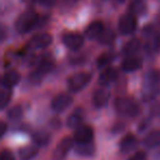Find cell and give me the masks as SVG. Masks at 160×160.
<instances>
[{
    "label": "cell",
    "instance_id": "33",
    "mask_svg": "<svg viewBox=\"0 0 160 160\" xmlns=\"http://www.w3.org/2000/svg\"><path fill=\"white\" fill-rule=\"evenodd\" d=\"M7 35H8L7 28L2 23H0V43H2L7 38Z\"/></svg>",
    "mask_w": 160,
    "mask_h": 160
},
{
    "label": "cell",
    "instance_id": "32",
    "mask_svg": "<svg viewBox=\"0 0 160 160\" xmlns=\"http://www.w3.org/2000/svg\"><path fill=\"white\" fill-rule=\"evenodd\" d=\"M151 115L156 116V118H160V101L156 102L151 107Z\"/></svg>",
    "mask_w": 160,
    "mask_h": 160
},
{
    "label": "cell",
    "instance_id": "16",
    "mask_svg": "<svg viewBox=\"0 0 160 160\" xmlns=\"http://www.w3.org/2000/svg\"><path fill=\"white\" fill-rule=\"evenodd\" d=\"M19 81H20V73H19L17 70L7 71V72L3 75L2 80H1L3 87L8 88V89L17 86L19 83Z\"/></svg>",
    "mask_w": 160,
    "mask_h": 160
},
{
    "label": "cell",
    "instance_id": "25",
    "mask_svg": "<svg viewBox=\"0 0 160 160\" xmlns=\"http://www.w3.org/2000/svg\"><path fill=\"white\" fill-rule=\"evenodd\" d=\"M78 155L80 156H91L94 152V147L91 142H86V144H78L76 148Z\"/></svg>",
    "mask_w": 160,
    "mask_h": 160
},
{
    "label": "cell",
    "instance_id": "14",
    "mask_svg": "<svg viewBox=\"0 0 160 160\" xmlns=\"http://www.w3.org/2000/svg\"><path fill=\"white\" fill-rule=\"evenodd\" d=\"M118 70L114 68H105L104 70L101 72L100 77H99V82L103 86H107V85H111L118 79Z\"/></svg>",
    "mask_w": 160,
    "mask_h": 160
},
{
    "label": "cell",
    "instance_id": "19",
    "mask_svg": "<svg viewBox=\"0 0 160 160\" xmlns=\"http://www.w3.org/2000/svg\"><path fill=\"white\" fill-rule=\"evenodd\" d=\"M144 145L148 148H156V147L160 146V131L155 129L151 131L145 136L144 140H142Z\"/></svg>",
    "mask_w": 160,
    "mask_h": 160
},
{
    "label": "cell",
    "instance_id": "8",
    "mask_svg": "<svg viewBox=\"0 0 160 160\" xmlns=\"http://www.w3.org/2000/svg\"><path fill=\"white\" fill-rule=\"evenodd\" d=\"M72 145H73L72 138L69 137V136L64 137L59 142H58L57 146H56L55 150H54V153H53V158L55 160L64 159V158L67 156V153L69 152V150L71 149Z\"/></svg>",
    "mask_w": 160,
    "mask_h": 160
},
{
    "label": "cell",
    "instance_id": "20",
    "mask_svg": "<svg viewBox=\"0 0 160 160\" xmlns=\"http://www.w3.org/2000/svg\"><path fill=\"white\" fill-rule=\"evenodd\" d=\"M142 46V43L138 38H133V40L128 41V42L125 44V46L123 47V54L125 56H134L138 51L140 49Z\"/></svg>",
    "mask_w": 160,
    "mask_h": 160
},
{
    "label": "cell",
    "instance_id": "27",
    "mask_svg": "<svg viewBox=\"0 0 160 160\" xmlns=\"http://www.w3.org/2000/svg\"><path fill=\"white\" fill-rule=\"evenodd\" d=\"M23 115V109L20 105H16V107H12L11 109L8 111V118L11 121H18L22 118Z\"/></svg>",
    "mask_w": 160,
    "mask_h": 160
},
{
    "label": "cell",
    "instance_id": "3",
    "mask_svg": "<svg viewBox=\"0 0 160 160\" xmlns=\"http://www.w3.org/2000/svg\"><path fill=\"white\" fill-rule=\"evenodd\" d=\"M92 75L90 72H77L68 79V89L71 92H79L90 83Z\"/></svg>",
    "mask_w": 160,
    "mask_h": 160
},
{
    "label": "cell",
    "instance_id": "17",
    "mask_svg": "<svg viewBox=\"0 0 160 160\" xmlns=\"http://www.w3.org/2000/svg\"><path fill=\"white\" fill-rule=\"evenodd\" d=\"M137 144H138L137 138L134 135H132V134H128V135L125 136V137L121 140V144H120L121 151L124 153L131 152V151H133L134 149L136 148Z\"/></svg>",
    "mask_w": 160,
    "mask_h": 160
},
{
    "label": "cell",
    "instance_id": "30",
    "mask_svg": "<svg viewBox=\"0 0 160 160\" xmlns=\"http://www.w3.org/2000/svg\"><path fill=\"white\" fill-rule=\"evenodd\" d=\"M146 158H147V153L142 150H139V151H136L134 155H132L128 160H146Z\"/></svg>",
    "mask_w": 160,
    "mask_h": 160
},
{
    "label": "cell",
    "instance_id": "7",
    "mask_svg": "<svg viewBox=\"0 0 160 160\" xmlns=\"http://www.w3.org/2000/svg\"><path fill=\"white\" fill-rule=\"evenodd\" d=\"M62 43L71 51H77L82 47L85 38L79 33H66L62 35Z\"/></svg>",
    "mask_w": 160,
    "mask_h": 160
},
{
    "label": "cell",
    "instance_id": "6",
    "mask_svg": "<svg viewBox=\"0 0 160 160\" xmlns=\"http://www.w3.org/2000/svg\"><path fill=\"white\" fill-rule=\"evenodd\" d=\"M136 28H137V20H136L135 16L132 13L124 14L122 18L120 19L118 22V30L122 34L124 35H128L135 32Z\"/></svg>",
    "mask_w": 160,
    "mask_h": 160
},
{
    "label": "cell",
    "instance_id": "4",
    "mask_svg": "<svg viewBox=\"0 0 160 160\" xmlns=\"http://www.w3.org/2000/svg\"><path fill=\"white\" fill-rule=\"evenodd\" d=\"M54 68V62L51 58H43L38 62L36 69L31 73V80L36 82L38 80L42 79L44 76H46L48 72H51Z\"/></svg>",
    "mask_w": 160,
    "mask_h": 160
},
{
    "label": "cell",
    "instance_id": "35",
    "mask_svg": "<svg viewBox=\"0 0 160 160\" xmlns=\"http://www.w3.org/2000/svg\"><path fill=\"white\" fill-rule=\"evenodd\" d=\"M38 3H41V5H51L53 3V0H35Z\"/></svg>",
    "mask_w": 160,
    "mask_h": 160
},
{
    "label": "cell",
    "instance_id": "15",
    "mask_svg": "<svg viewBox=\"0 0 160 160\" xmlns=\"http://www.w3.org/2000/svg\"><path fill=\"white\" fill-rule=\"evenodd\" d=\"M160 83V72L158 70H149L145 76V86L148 90H155ZM150 91V92H151Z\"/></svg>",
    "mask_w": 160,
    "mask_h": 160
},
{
    "label": "cell",
    "instance_id": "5",
    "mask_svg": "<svg viewBox=\"0 0 160 160\" xmlns=\"http://www.w3.org/2000/svg\"><path fill=\"white\" fill-rule=\"evenodd\" d=\"M72 103V98L68 93H59L52 100L51 108L56 113H62L67 110Z\"/></svg>",
    "mask_w": 160,
    "mask_h": 160
},
{
    "label": "cell",
    "instance_id": "26",
    "mask_svg": "<svg viewBox=\"0 0 160 160\" xmlns=\"http://www.w3.org/2000/svg\"><path fill=\"white\" fill-rule=\"evenodd\" d=\"M114 60V55L112 53H104L101 56H99V58L97 59V66L99 68H103L107 67L108 65H110Z\"/></svg>",
    "mask_w": 160,
    "mask_h": 160
},
{
    "label": "cell",
    "instance_id": "21",
    "mask_svg": "<svg viewBox=\"0 0 160 160\" xmlns=\"http://www.w3.org/2000/svg\"><path fill=\"white\" fill-rule=\"evenodd\" d=\"M82 121H83V112L81 110H76L67 118V125L70 128H76V127L80 126Z\"/></svg>",
    "mask_w": 160,
    "mask_h": 160
},
{
    "label": "cell",
    "instance_id": "18",
    "mask_svg": "<svg viewBox=\"0 0 160 160\" xmlns=\"http://www.w3.org/2000/svg\"><path fill=\"white\" fill-rule=\"evenodd\" d=\"M140 66H142V60L135 56H128L122 62V69L126 72L137 70L140 68Z\"/></svg>",
    "mask_w": 160,
    "mask_h": 160
},
{
    "label": "cell",
    "instance_id": "24",
    "mask_svg": "<svg viewBox=\"0 0 160 160\" xmlns=\"http://www.w3.org/2000/svg\"><path fill=\"white\" fill-rule=\"evenodd\" d=\"M131 13L134 16H139V14H144L147 10V6L145 0H134L131 3Z\"/></svg>",
    "mask_w": 160,
    "mask_h": 160
},
{
    "label": "cell",
    "instance_id": "23",
    "mask_svg": "<svg viewBox=\"0 0 160 160\" xmlns=\"http://www.w3.org/2000/svg\"><path fill=\"white\" fill-rule=\"evenodd\" d=\"M38 150L35 146H25L19 150L20 160H32L38 156Z\"/></svg>",
    "mask_w": 160,
    "mask_h": 160
},
{
    "label": "cell",
    "instance_id": "10",
    "mask_svg": "<svg viewBox=\"0 0 160 160\" xmlns=\"http://www.w3.org/2000/svg\"><path fill=\"white\" fill-rule=\"evenodd\" d=\"M93 129L90 126H79L75 133V140L78 144H86V142H91L93 139Z\"/></svg>",
    "mask_w": 160,
    "mask_h": 160
},
{
    "label": "cell",
    "instance_id": "34",
    "mask_svg": "<svg viewBox=\"0 0 160 160\" xmlns=\"http://www.w3.org/2000/svg\"><path fill=\"white\" fill-rule=\"evenodd\" d=\"M6 132H7V124L3 122H0V138L5 135Z\"/></svg>",
    "mask_w": 160,
    "mask_h": 160
},
{
    "label": "cell",
    "instance_id": "36",
    "mask_svg": "<svg viewBox=\"0 0 160 160\" xmlns=\"http://www.w3.org/2000/svg\"><path fill=\"white\" fill-rule=\"evenodd\" d=\"M118 1H120V2H123V1H125V0H118Z\"/></svg>",
    "mask_w": 160,
    "mask_h": 160
},
{
    "label": "cell",
    "instance_id": "22",
    "mask_svg": "<svg viewBox=\"0 0 160 160\" xmlns=\"http://www.w3.org/2000/svg\"><path fill=\"white\" fill-rule=\"evenodd\" d=\"M32 139H33L34 144L38 146H46L51 142V135L47 132L38 131L32 135Z\"/></svg>",
    "mask_w": 160,
    "mask_h": 160
},
{
    "label": "cell",
    "instance_id": "28",
    "mask_svg": "<svg viewBox=\"0 0 160 160\" xmlns=\"http://www.w3.org/2000/svg\"><path fill=\"white\" fill-rule=\"evenodd\" d=\"M10 99H11V92L9 90H0V110L9 104Z\"/></svg>",
    "mask_w": 160,
    "mask_h": 160
},
{
    "label": "cell",
    "instance_id": "9",
    "mask_svg": "<svg viewBox=\"0 0 160 160\" xmlns=\"http://www.w3.org/2000/svg\"><path fill=\"white\" fill-rule=\"evenodd\" d=\"M52 38L51 34L48 33H40L34 35L33 38L30 40L29 42V47L33 49H43L48 47L52 44Z\"/></svg>",
    "mask_w": 160,
    "mask_h": 160
},
{
    "label": "cell",
    "instance_id": "37",
    "mask_svg": "<svg viewBox=\"0 0 160 160\" xmlns=\"http://www.w3.org/2000/svg\"><path fill=\"white\" fill-rule=\"evenodd\" d=\"M159 159H160V152H159Z\"/></svg>",
    "mask_w": 160,
    "mask_h": 160
},
{
    "label": "cell",
    "instance_id": "1",
    "mask_svg": "<svg viewBox=\"0 0 160 160\" xmlns=\"http://www.w3.org/2000/svg\"><path fill=\"white\" fill-rule=\"evenodd\" d=\"M115 110L120 115L127 118H136L139 114V105L134 99L121 97L115 101Z\"/></svg>",
    "mask_w": 160,
    "mask_h": 160
},
{
    "label": "cell",
    "instance_id": "12",
    "mask_svg": "<svg viewBox=\"0 0 160 160\" xmlns=\"http://www.w3.org/2000/svg\"><path fill=\"white\" fill-rule=\"evenodd\" d=\"M104 31V24L101 21H93L92 23H90L86 29V35L90 40H96L99 38L100 35Z\"/></svg>",
    "mask_w": 160,
    "mask_h": 160
},
{
    "label": "cell",
    "instance_id": "31",
    "mask_svg": "<svg viewBox=\"0 0 160 160\" xmlns=\"http://www.w3.org/2000/svg\"><path fill=\"white\" fill-rule=\"evenodd\" d=\"M0 160H14V156L10 150H3L0 152Z\"/></svg>",
    "mask_w": 160,
    "mask_h": 160
},
{
    "label": "cell",
    "instance_id": "11",
    "mask_svg": "<svg viewBox=\"0 0 160 160\" xmlns=\"http://www.w3.org/2000/svg\"><path fill=\"white\" fill-rule=\"evenodd\" d=\"M110 100V92L104 88H100L97 89L93 92L92 96V102H93L96 108H103L109 103Z\"/></svg>",
    "mask_w": 160,
    "mask_h": 160
},
{
    "label": "cell",
    "instance_id": "2",
    "mask_svg": "<svg viewBox=\"0 0 160 160\" xmlns=\"http://www.w3.org/2000/svg\"><path fill=\"white\" fill-rule=\"evenodd\" d=\"M38 22V16L35 11L29 10L21 14L16 22V29L20 33H28L36 27Z\"/></svg>",
    "mask_w": 160,
    "mask_h": 160
},
{
    "label": "cell",
    "instance_id": "29",
    "mask_svg": "<svg viewBox=\"0 0 160 160\" xmlns=\"http://www.w3.org/2000/svg\"><path fill=\"white\" fill-rule=\"evenodd\" d=\"M114 38H115V35H114V33L111 30H107V31L104 30L103 33L100 35V38H99V41L102 44H110V43L113 42Z\"/></svg>",
    "mask_w": 160,
    "mask_h": 160
},
{
    "label": "cell",
    "instance_id": "13",
    "mask_svg": "<svg viewBox=\"0 0 160 160\" xmlns=\"http://www.w3.org/2000/svg\"><path fill=\"white\" fill-rule=\"evenodd\" d=\"M160 49V38L153 31L149 32L147 34V43H146V51L148 54L152 55L156 54Z\"/></svg>",
    "mask_w": 160,
    "mask_h": 160
}]
</instances>
